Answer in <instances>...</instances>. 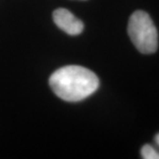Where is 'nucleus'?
<instances>
[{
    "instance_id": "1",
    "label": "nucleus",
    "mask_w": 159,
    "mask_h": 159,
    "mask_svg": "<svg viewBox=\"0 0 159 159\" xmlns=\"http://www.w3.org/2000/svg\"><path fill=\"white\" fill-rule=\"evenodd\" d=\"M50 86L63 100L78 102L97 91L99 79L89 69L80 66H66L51 74Z\"/></svg>"
},
{
    "instance_id": "2",
    "label": "nucleus",
    "mask_w": 159,
    "mask_h": 159,
    "mask_svg": "<svg viewBox=\"0 0 159 159\" xmlns=\"http://www.w3.org/2000/svg\"><path fill=\"white\" fill-rule=\"evenodd\" d=\"M127 33L134 45L142 54H152L157 50L158 33L146 11H136L131 15Z\"/></svg>"
},
{
    "instance_id": "3",
    "label": "nucleus",
    "mask_w": 159,
    "mask_h": 159,
    "mask_svg": "<svg viewBox=\"0 0 159 159\" xmlns=\"http://www.w3.org/2000/svg\"><path fill=\"white\" fill-rule=\"evenodd\" d=\"M54 22L60 29L70 35L80 34L84 29L82 21L65 8H58L53 12Z\"/></svg>"
},
{
    "instance_id": "4",
    "label": "nucleus",
    "mask_w": 159,
    "mask_h": 159,
    "mask_svg": "<svg viewBox=\"0 0 159 159\" xmlns=\"http://www.w3.org/2000/svg\"><path fill=\"white\" fill-rule=\"evenodd\" d=\"M141 155L142 158L144 159H159L158 152L148 144H146L142 147L141 149Z\"/></svg>"
},
{
    "instance_id": "5",
    "label": "nucleus",
    "mask_w": 159,
    "mask_h": 159,
    "mask_svg": "<svg viewBox=\"0 0 159 159\" xmlns=\"http://www.w3.org/2000/svg\"><path fill=\"white\" fill-rule=\"evenodd\" d=\"M155 141L157 142V144L159 146V134H157L155 136Z\"/></svg>"
}]
</instances>
